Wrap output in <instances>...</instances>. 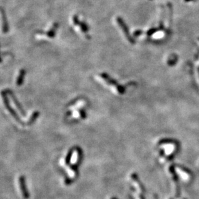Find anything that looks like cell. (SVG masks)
Listing matches in <instances>:
<instances>
[{"label":"cell","instance_id":"6da1fadb","mask_svg":"<svg viewBox=\"0 0 199 199\" xmlns=\"http://www.w3.org/2000/svg\"><path fill=\"white\" fill-rule=\"evenodd\" d=\"M96 79L116 95H122L125 91V89L122 86L118 85L114 79L105 73H101L96 75Z\"/></svg>","mask_w":199,"mask_h":199},{"label":"cell","instance_id":"7a4b0ae2","mask_svg":"<svg viewBox=\"0 0 199 199\" xmlns=\"http://www.w3.org/2000/svg\"><path fill=\"white\" fill-rule=\"evenodd\" d=\"M158 147L161 149L160 151L161 160L165 162L173 156L174 153L177 149V144L171 140H163L159 142Z\"/></svg>","mask_w":199,"mask_h":199},{"label":"cell","instance_id":"3957f363","mask_svg":"<svg viewBox=\"0 0 199 199\" xmlns=\"http://www.w3.org/2000/svg\"><path fill=\"white\" fill-rule=\"evenodd\" d=\"M7 95H8V94H7L6 91H3L1 92V96L2 97V99H3V102L5 107L6 109H7V111L9 112L10 114H11V115L13 116L15 120H16L17 122H19L20 124H23H23L22 123L20 118H19L18 116V114L16 113V111L14 110L13 108H12L11 105H10L9 100L8 99V97H7Z\"/></svg>","mask_w":199,"mask_h":199},{"label":"cell","instance_id":"277c9868","mask_svg":"<svg viewBox=\"0 0 199 199\" xmlns=\"http://www.w3.org/2000/svg\"><path fill=\"white\" fill-rule=\"evenodd\" d=\"M131 180L132 182V184L134 186V188H135V191L138 192L139 193L144 194L145 193V189L142 184L141 183V182L139 180L138 176L135 173H133L130 176Z\"/></svg>","mask_w":199,"mask_h":199},{"label":"cell","instance_id":"5b68a950","mask_svg":"<svg viewBox=\"0 0 199 199\" xmlns=\"http://www.w3.org/2000/svg\"><path fill=\"white\" fill-rule=\"evenodd\" d=\"M117 22H118V25L120 26V27L122 29V30L123 33L124 34V36H125L126 38L127 39V40H128L130 43L133 44L134 42H135V41L133 40V39L131 38V36H130V34H129L128 27H127L126 23H124V21H123V19H122V18H117Z\"/></svg>","mask_w":199,"mask_h":199},{"label":"cell","instance_id":"8992f818","mask_svg":"<svg viewBox=\"0 0 199 199\" xmlns=\"http://www.w3.org/2000/svg\"><path fill=\"white\" fill-rule=\"evenodd\" d=\"M81 158V151L79 148H76L75 149L73 150V153H72L71 159V162L73 166L76 167L78 164L80 162Z\"/></svg>","mask_w":199,"mask_h":199},{"label":"cell","instance_id":"52a82bcc","mask_svg":"<svg viewBox=\"0 0 199 199\" xmlns=\"http://www.w3.org/2000/svg\"><path fill=\"white\" fill-rule=\"evenodd\" d=\"M6 92H7V94H8V95L11 97V98L12 99V102H13V103L15 105V106H16V108L18 109V110L19 111V113H21V115L23 116H25V112L23 108H22L21 104L19 102V101L18 100H17L16 97L15 96L14 94L13 93V92H12L11 90H9V89H7V90H6Z\"/></svg>","mask_w":199,"mask_h":199},{"label":"cell","instance_id":"ba28073f","mask_svg":"<svg viewBox=\"0 0 199 199\" xmlns=\"http://www.w3.org/2000/svg\"><path fill=\"white\" fill-rule=\"evenodd\" d=\"M19 187H20L22 195H23V197L25 198L28 199L29 198V193L26 187L25 179L24 176H21L20 177H19Z\"/></svg>","mask_w":199,"mask_h":199},{"label":"cell","instance_id":"9c48e42d","mask_svg":"<svg viewBox=\"0 0 199 199\" xmlns=\"http://www.w3.org/2000/svg\"><path fill=\"white\" fill-rule=\"evenodd\" d=\"M0 15H1L2 20V31L4 34H6L9 31V25L6 18V15L5 14L3 10L1 9H0Z\"/></svg>","mask_w":199,"mask_h":199},{"label":"cell","instance_id":"30bf717a","mask_svg":"<svg viewBox=\"0 0 199 199\" xmlns=\"http://www.w3.org/2000/svg\"><path fill=\"white\" fill-rule=\"evenodd\" d=\"M175 171H177L178 175H180L182 178L184 179V180H189V178H190L191 173L189 172L188 170H185V169L180 167H176L175 168Z\"/></svg>","mask_w":199,"mask_h":199},{"label":"cell","instance_id":"8fae6325","mask_svg":"<svg viewBox=\"0 0 199 199\" xmlns=\"http://www.w3.org/2000/svg\"><path fill=\"white\" fill-rule=\"evenodd\" d=\"M57 28H58V24L54 23L53 25V27H52L51 28V29H50L49 31H47L45 34L38 33L37 34V36L42 37L43 35H45L47 37H48V38H53V37H54V36H55L56 31Z\"/></svg>","mask_w":199,"mask_h":199},{"label":"cell","instance_id":"7c38bea8","mask_svg":"<svg viewBox=\"0 0 199 199\" xmlns=\"http://www.w3.org/2000/svg\"><path fill=\"white\" fill-rule=\"evenodd\" d=\"M26 74V71L24 69H21L20 71L19 72V74L18 77H17L16 79V85L17 86H21L23 85V81H24V78H25V76Z\"/></svg>","mask_w":199,"mask_h":199},{"label":"cell","instance_id":"4fadbf2b","mask_svg":"<svg viewBox=\"0 0 199 199\" xmlns=\"http://www.w3.org/2000/svg\"><path fill=\"white\" fill-rule=\"evenodd\" d=\"M73 114H72V116H73V118L74 119H82L85 118V113L81 110V109H74Z\"/></svg>","mask_w":199,"mask_h":199},{"label":"cell","instance_id":"5bb4252c","mask_svg":"<svg viewBox=\"0 0 199 199\" xmlns=\"http://www.w3.org/2000/svg\"><path fill=\"white\" fill-rule=\"evenodd\" d=\"M39 112L37 111H34V113L31 114V116H30L29 120L27 121V122L26 124L27 126H31L32 124H34L36 119L39 117Z\"/></svg>","mask_w":199,"mask_h":199},{"label":"cell","instance_id":"9a60e30c","mask_svg":"<svg viewBox=\"0 0 199 199\" xmlns=\"http://www.w3.org/2000/svg\"><path fill=\"white\" fill-rule=\"evenodd\" d=\"M134 196H135V199H144V196L143 194L139 193L136 191H135V193H134Z\"/></svg>","mask_w":199,"mask_h":199},{"label":"cell","instance_id":"2e32d148","mask_svg":"<svg viewBox=\"0 0 199 199\" xmlns=\"http://www.w3.org/2000/svg\"><path fill=\"white\" fill-rule=\"evenodd\" d=\"M153 199H158V198H157V196H156V195H154Z\"/></svg>","mask_w":199,"mask_h":199},{"label":"cell","instance_id":"e0dca14e","mask_svg":"<svg viewBox=\"0 0 199 199\" xmlns=\"http://www.w3.org/2000/svg\"><path fill=\"white\" fill-rule=\"evenodd\" d=\"M110 199H118L117 198H115V197H112V198H111Z\"/></svg>","mask_w":199,"mask_h":199},{"label":"cell","instance_id":"ac0fdd59","mask_svg":"<svg viewBox=\"0 0 199 199\" xmlns=\"http://www.w3.org/2000/svg\"><path fill=\"white\" fill-rule=\"evenodd\" d=\"M1 61H2V59L1 58V56H0V62H1Z\"/></svg>","mask_w":199,"mask_h":199},{"label":"cell","instance_id":"d6986e66","mask_svg":"<svg viewBox=\"0 0 199 199\" xmlns=\"http://www.w3.org/2000/svg\"><path fill=\"white\" fill-rule=\"evenodd\" d=\"M170 199H172V198H170Z\"/></svg>","mask_w":199,"mask_h":199}]
</instances>
